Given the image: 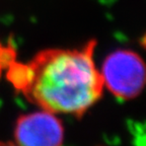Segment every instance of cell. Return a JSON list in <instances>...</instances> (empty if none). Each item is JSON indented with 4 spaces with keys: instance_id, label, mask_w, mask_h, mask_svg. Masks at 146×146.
I'll return each instance as SVG.
<instances>
[{
    "instance_id": "obj_1",
    "label": "cell",
    "mask_w": 146,
    "mask_h": 146,
    "mask_svg": "<svg viewBox=\"0 0 146 146\" xmlns=\"http://www.w3.org/2000/svg\"><path fill=\"white\" fill-rule=\"evenodd\" d=\"M96 41L76 49L40 51L27 64H12L8 77L31 103L53 114L81 117L102 98L104 81L96 67Z\"/></svg>"
},
{
    "instance_id": "obj_4",
    "label": "cell",
    "mask_w": 146,
    "mask_h": 146,
    "mask_svg": "<svg viewBox=\"0 0 146 146\" xmlns=\"http://www.w3.org/2000/svg\"><path fill=\"white\" fill-rule=\"evenodd\" d=\"M0 146H16L14 142H0Z\"/></svg>"
},
{
    "instance_id": "obj_2",
    "label": "cell",
    "mask_w": 146,
    "mask_h": 146,
    "mask_svg": "<svg viewBox=\"0 0 146 146\" xmlns=\"http://www.w3.org/2000/svg\"><path fill=\"white\" fill-rule=\"evenodd\" d=\"M104 86L116 98L132 100L145 84V66L139 55L131 50H117L106 58L102 71Z\"/></svg>"
},
{
    "instance_id": "obj_3",
    "label": "cell",
    "mask_w": 146,
    "mask_h": 146,
    "mask_svg": "<svg viewBox=\"0 0 146 146\" xmlns=\"http://www.w3.org/2000/svg\"><path fill=\"white\" fill-rule=\"evenodd\" d=\"M16 146H62L64 127L53 113H30L17 119L14 129Z\"/></svg>"
}]
</instances>
